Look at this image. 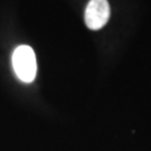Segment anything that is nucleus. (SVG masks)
<instances>
[{
  "label": "nucleus",
  "mask_w": 151,
  "mask_h": 151,
  "mask_svg": "<svg viewBox=\"0 0 151 151\" xmlns=\"http://www.w3.org/2000/svg\"><path fill=\"white\" fill-rule=\"evenodd\" d=\"M108 0H90L85 9V24L91 30H99L110 18Z\"/></svg>",
  "instance_id": "nucleus-2"
},
{
  "label": "nucleus",
  "mask_w": 151,
  "mask_h": 151,
  "mask_svg": "<svg viewBox=\"0 0 151 151\" xmlns=\"http://www.w3.org/2000/svg\"><path fill=\"white\" fill-rule=\"evenodd\" d=\"M12 66L20 81L32 83L37 73L36 55L30 46L20 45L12 54Z\"/></svg>",
  "instance_id": "nucleus-1"
}]
</instances>
